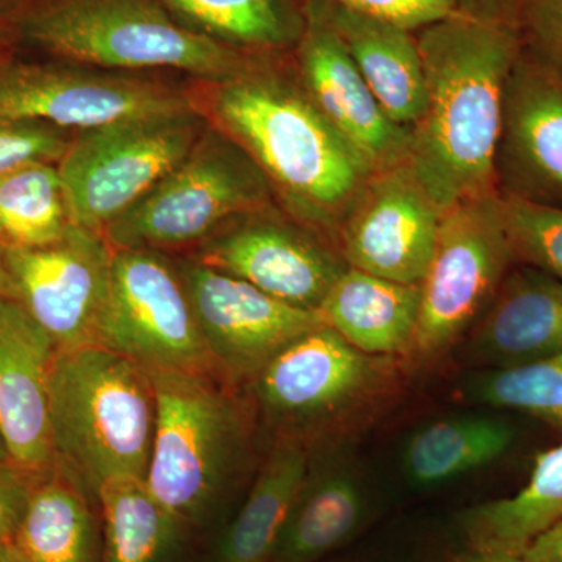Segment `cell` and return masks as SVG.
Instances as JSON below:
<instances>
[{
	"instance_id": "cell-41",
	"label": "cell",
	"mask_w": 562,
	"mask_h": 562,
	"mask_svg": "<svg viewBox=\"0 0 562 562\" xmlns=\"http://www.w3.org/2000/svg\"><path fill=\"white\" fill-rule=\"evenodd\" d=\"M7 461H11L9 449H7L5 439H3L2 431H0V464Z\"/></svg>"
},
{
	"instance_id": "cell-14",
	"label": "cell",
	"mask_w": 562,
	"mask_h": 562,
	"mask_svg": "<svg viewBox=\"0 0 562 562\" xmlns=\"http://www.w3.org/2000/svg\"><path fill=\"white\" fill-rule=\"evenodd\" d=\"M442 211L408 161L376 169L344 214L336 247L349 268L420 284L430 266Z\"/></svg>"
},
{
	"instance_id": "cell-16",
	"label": "cell",
	"mask_w": 562,
	"mask_h": 562,
	"mask_svg": "<svg viewBox=\"0 0 562 562\" xmlns=\"http://www.w3.org/2000/svg\"><path fill=\"white\" fill-rule=\"evenodd\" d=\"M495 187L505 199L562 209V66L525 47L506 83Z\"/></svg>"
},
{
	"instance_id": "cell-15",
	"label": "cell",
	"mask_w": 562,
	"mask_h": 562,
	"mask_svg": "<svg viewBox=\"0 0 562 562\" xmlns=\"http://www.w3.org/2000/svg\"><path fill=\"white\" fill-rule=\"evenodd\" d=\"M113 251L101 232L74 224L49 246L7 250L14 301L58 350L95 344Z\"/></svg>"
},
{
	"instance_id": "cell-10",
	"label": "cell",
	"mask_w": 562,
	"mask_h": 562,
	"mask_svg": "<svg viewBox=\"0 0 562 562\" xmlns=\"http://www.w3.org/2000/svg\"><path fill=\"white\" fill-rule=\"evenodd\" d=\"M95 344L147 372L217 376L179 265L162 251L114 249Z\"/></svg>"
},
{
	"instance_id": "cell-25",
	"label": "cell",
	"mask_w": 562,
	"mask_h": 562,
	"mask_svg": "<svg viewBox=\"0 0 562 562\" xmlns=\"http://www.w3.org/2000/svg\"><path fill=\"white\" fill-rule=\"evenodd\" d=\"M310 469L308 443L277 438L241 512L225 532L216 562H269Z\"/></svg>"
},
{
	"instance_id": "cell-3",
	"label": "cell",
	"mask_w": 562,
	"mask_h": 562,
	"mask_svg": "<svg viewBox=\"0 0 562 562\" xmlns=\"http://www.w3.org/2000/svg\"><path fill=\"white\" fill-rule=\"evenodd\" d=\"M49 424L55 469L92 501L109 480H146L157 427L149 372L99 344L58 350Z\"/></svg>"
},
{
	"instance_id": "cell-2",
	"label": "cell",
	"mask_w": 562,
	"mask_h": 562,
	"mask_svg": "<svg viewBox=\"0 0 562 562\" xmlns=\"http://www.w3.org/2000/svg\"><path fill=\"white\" fill-rule=\"evenodd\" d=\"M201 85L203 113L260 166L281 209L336 246L344 214L375 169L317 109L292 63L269 57L236 79Z\"/></svg>"
},
{
	"instance_id": "cell-21",
	"label": "cell",
	"mask_w": 562,
	"mask_h": 562,
	"mask_svg": "<svg viewBox=\"0 0 562 562\" xmlns=\"http://www.w3.org/2000/svg\"><path fill=\"white\" fill-rule=\"evenodd\" d=\"M420 284L347 268L321 303L325 325L364 353L406 355L420 312Z\"/></svg>"
},
{
	"instance_id": "cell-36",
	"label": "cell",
	"mask_w": 562,
	"mask_h": 562,
	"mask_svg": "<svg viewBox=\"0 0 562 562\" xmlns=\"http://www.w3.org/2000/svg\"><path fill=\"white\" fill-rule=\"evenodd\" d=\"M520 557L527 562H562V522L538 536Z\"/></svg>"
},
{
	"instance_id": "cell-27",
	"label": "cell",
	"mask_w": 562,
	"mask_h": 562,
	"mask_svg": "<svg viewBox=\"0 0 562 562\" xmlns=\"http://www.w3.org/2000/svg\"><path fill=\"white\" fill-rule=\"evenodd\" d=\"M562 522V443L536 458L530 480L512 497L483 503L464 516L472 549L520 554Z\"/></svg>"
},
{
	"instance_id": "cell-18",
	"label": "cell",
	"mask_w": 562,
	"mask_h": 562,
	"mask_svg": "<svg viewBox=\"0 0 562 562\" xmlns=\"http://www.w3.org/2000/svg\"><path fill=\"white\" fill-rule=\"evenodd\" d=\"M57 351L20 302L0 297V431L10 460L35 476L55 469L49 376Z\"/></svg>"
},
{
	"instance_id": "cell-7",
	"label": "cell",
	"mask_w": 562,
	"mask_h": 562,
	"mask_svg": "<svg viewBox=\"0 0 562 562\" xmlns=\"http://www.w3.org/2000/svg\"><path fill=\"white\" fill-rule=\"evenodd\" d=\"M209 125L199 105L74 133L57 162L72 224L103 235L190 154Z\"/></svg>"
},
{
	"instance_id": "cell-28",
	"label": "cell",
	"mask_w": 562,
	"mask_h": 562,
	"mask_svg": "<svg viewBox=\"0 0 562 562\" xmlns=\"http://www.w3.org/2000/svg\"><path fill=\"white\" fill-rule=\"evenodd\" d=\"M95 502L102 516L103 562H160L183 525L151 495L146 480H109Z\"/></svg>"
},
{
	"instance_id": "cell-6",
	"label": "cell",
	"mask_w": 562,
	"mask_h": 562,
	"mask_svg": "<svg viewBox=\"0 0 562 562\" xmlns=\"http://www.w3.org/2000/svg\"><path fill=\"white\" fill-rule=\"evenodd\" d=\"M277 203L260 166L211 124L190 154L103 231L113 249L195 247L233 217Z\"/></svg>"
},
{
	"instance_id": "cell-38",
	"label": "cell",
	"mask_w": 562,
	"mask_h": 562,
	"mask_svg": "<svg viewBox=\"0 0 562 562\" xmlns=\"http://www.w3.org/2000/svg\"><path fill=\"white\" fill-rule=\"evenodd\" d=\"M453 562H527L520 554L491 552V550H475L462 554Z\"/></svg>"
},
{
	"instance_id": "cell-19",
	"label": "cell",
	"mask_w": 562,
	"mask_h": 562,
	"mask_svg": "<svg viewBox=\"0 0 562 562\" xmlns=\"http://www.w3.org/2000/svg\"><path fill=\"white\" fill-rule=\"evenodd\" d=\"M472 353L491 368L562 351V279L516 265L473 328Z\"/></svg>"
},
{
	"instance_id": "cell-22",
	"label": "cell",
	"mask_w": 562,
	"mask_h": 562,
	"mask_svg": "<svg viewBox=\"0 0 562 562\" xmlns=\"http://www.w3.org/2000/svg\"><path fill=\"white\" fill-rule=\"evenodd\" d=\"M364 513V495L349 469L310 465L269 562L319 560L349 541Z\"/></svg>"
},
{
	"instance_id": "cell-11",
	"label": "cell",
	"mask_w": 562,
	"mask_h": 562,
	"mask_svg": "<svg viewBox=\"0 0 562 562\" xmlns=\"http://www.w3.org/2000/svg\"><path fill=\"white\" fill-rule=\"evenodd\" d=\"M13 52V50H11ZM0 55V120L41 122L77 133L125 117L199 106L195 91L149 74L65 60Z\"/></svg>"
},
{
	"instance_id": "cell-26",
	"label": "cell",
	"mask_w": 562,
	"mask_h": 562,
	"mask_svg": "<svg viewBox=\"0 0 562 562\" xmlns=\"http://www.w3.org/2000/svg\"><path fill=\"white\" fill-rule=\"evenodd\" d=\"M514 441L516 430L502 417H447L414 432L403 450V469L414 486H441L501 460Z\"/></svg>"
},
{
	"instance_id": "cell-20",
	"label": "cell",
	"mask_w": 562,
	"mask_h": 562,
	"mask_svg": "<svg viewBox=\"0 0 562 562\" xmlns=\"http://www.w3.org/2000/svg\"><path fill=\"white\" fill-rule=\"evenodd\" d=\"M308 2L341 38L387 116L412 128L425 109L424 65L414 32L330 0Z\"/></svg>"
},
{
	"instance_id": "cell-42",
	"label": "cell",
	"mask_w": 562,
	"mask_h": 562,
	"mask_svg": "<svg viewBox=\"0 0 562 562\" xmlns=\"http://www.w3.org/2000/svg\"><path fill=\"white\" fill-rule=\"evenodd\" d=\"M505 2L513 5L514 9L520 10L522 7L527 5V3H530L531 0H505Z\"/></svg>"
},
{
	"instance_id": "cell-40",
	"label": "cell",
	"mask_w": 562,
	"mask_h": 562,
	"mask_svg": "<svg viewBox=\"0 0 562 562\" xmlns=\"http://www.w3.org/2000/svg\"><path fill=\"white\" fill-rule=\"evenodd\" d=\"M14 46H16V43H14L13 36L10 33H0V55L13 50Z\"/></svg>"
},
{
	"instance_id": "cell-24",
	"label": "cell",
	"mask_w": 562,
	"mask_h": 562,
	"mask_svg": "<svg viewBox=\"0 0 562 562\" xmlns=\"http://www.w3.org/2000/svg\"><path fill=\"white\" fill-rule=\"evenodd\" d=\"M211 41L257 57H286L306 25L305 0H160Z\"/></svg>"
},
{
	"instance_id": "cell-29",
	"label": "cell",
	"mask_w": 562,
	"mask_h": 562,
	"mask_svg": "<svg viewBox=\"0 0 562 562\" xmlns=\"http://www.w3.org/2000/svg\"><path fill=\"white\" fill-rule=\"evenodd\" d=\"M68 201L57 162H31L0 176V246L36 249L69 231Z\"/></svg>"
},
{
	"instance_id": "cell-30",
	"label": "cell",
	"mask_w": 562,
	"mask_h": 562,
	"mask_svg": "<svg viewBox=\"0 0 562 562\" xmlns=\"http://www.w3.org/2000/svg\"><path fill=\"white\" fill-rule=\"evenodd\" d=\"M473 402L514 409L562 432V351L522 364L491 368L468 387Z\"/></svg>"
},
{
	"instance_id": "cell-17",
	"label": "cell",
	"mask_w": 562,
	"mask_h": 562,
	"mask_svg": "<svg viewBox=\"0 0 562 562\" xmlns=\"http://www.w3.org/2000/svg\"><path fill=\"white\" fill-rule=\"evenodd\" d=\"M305 13V31L291 54L303 90L375 171L408 161L412 128L387 116L341 38L308 0Z\"/></svg>"
},
{
	"instance_id": "cell-34",
	"label": "cell",
	"mask_w": 562,
	"mask_h": 562,
	"mask_svg": "<svg viewBox=\"0 0 562 562\" xmlns=\"http://www.w3.org/2000/svg\"><path fill=\"white\" fill-rule=\"evenodd\" d=\"M524 47L562 66V0H531L519 10Z\"/></svg>"
},
{
	"instance_id": "cell-37",
	"label": "cell",
	"mask_w": 562,
	"mask_h": 562,
	"mask_svg": "<svg viewBox=\"0 0 562 562\" xmlns=\"http://www.w3.org/2000/svg\"><path fill=\"white\" fill-rule=\"evenodd\" d=\"M32 0H0V33H10L14 22Z\"/></svg>"
},
{
	"instance_id": "cell-32",
	"label": "cell",
	"mask_w": 562,
	"mask_h": 562,
	"mask_svg": "<svg viewBox=\"0 0 562 562\" xmlns=\"http://www.w3.org/2000/svg\"><path fill=\"white\" fill-rule=\"evenodd\" d=\"M72 136L41 122L0 120V176L31 162L60 161Z\"/></svg>"
},
{
	"instance_id": "cell-4",
	"label": "cell",
	"mask_w": 562,
	"mask_h": 562,
	"mask_svg": "<svg viewBox=\"0 0 562 562\" xmlns=\"http://www.w3.org/2000/svg\"><path fill=\"white\" fill-rule=\"evenodd\" d=\"M11 36L55 60L128 74L172 70L199 83L236 79L269 58L190 31L160 0H32Z\"/></svg>"
},
{
	"instance_id": "cell-35",
	"label": "cell",
	"mask_w": 562,
	"mask_h": 562,
	"mask_svg": "<svg viewBox=\"0 0 562 562\" xmlns=\"http://www.w3.org/2000/svg\"><path fill=\"white\" fill-rule=\"evenodd\" d=\"M40 479L13 461L0 464V549L9 547L20 530L33 487Z\"/></svg>"
},
{
	"instance_id": "cell-23",
	"label": "cell",
	"mask_w": 562,
	"mask_h": 562,
	"mask_svg": "<svg viewBox=\"0 0 562 562\" xmlns=\"http://www.w3.org/2000/svg\"><path fill=\"white\" fill-rule=\"evenodd\" d=\"M91 501L57 469L41 476L9 546V562H98Z\"/></svg>"
},
{
	"instance_id": "cell-1",
	"label": "cell",
	"mask_w": 562,
	"mask_h": 562,
	"mask_svg": "<svg viewBox=\"0 0 562 562\" xmlns=\"http://www.w3.org/2000/svg\"><path fill=\"white\" fill-rule=\"evenodd\" d=\"M425 109L412 127L408 165L442 213L498 192L495 154L503 102L524 49L519 10L505 0L461 5L417 33Z\"/></svg>"
},
{
	"instance_id": "cell-43",
	"label": "cell",
	"mask_w": 562,
	"mask_h": 562,
	"mask_svg": "<svg viewBox=\"0 0 562 562\" xmlns=\"http://www.w3.org/2000/svg\"><path fill=\"white\" fill-rule=\"evenodd\" d=\"M0 562H9V547L0 549Z\"/></svg>"
},
{
	"instance_id": "cell-13",
	"label": "cell",
	"mask_w": 562,
	"mask_h": 562,
	"mask_svg": "<svg viewBox=\"0 0 562 562\" xmlns=\"http://www.w3.org/2000/svg\"><path fill=\"white\" fill-rule=\"evenodd\" d=\"M177 265L217 376L235 390L250 384L284 347L324 324L319 312L277 301L194 258Z\"/></svg>"
},
{
	"instance_id": "cell-44",
	"label": "cell",
	"mask_w": 562,
	"mask_h": 562,
	"mask_svg": "<svg viewBox=\"0 0 562 562\" xmlns=\"http://www.w3.org/2000/svg\"><path fill=\"white\" fill-rule=\"evenodd\" d=\"M453 3H457V5H464L465 2H468V0H452Z\"/></svg>"
},
{
	"instance_id": "cell-33",
	"label": "cell",
	"mask_w": 562,
	"mask_h": 562,
	"mask_svg": "<svg viewBox=\"0 0 562 562\" xmlns=\"http://www.w3.org/2000/svg\"><path fill=\"white\" fill-rule=\"evenodd\" d=\"M357 13L392 22L408 31H420L449 16L460 5L452 0H330Z\"/></svg>"
},
{
	"instance_id": "cell-9",
	"label": "cell",
	"mask_w": 562,
	"mask_h": 562,
	"mask_svg": "<svg viewBox=\"0 0 562 562\" xmlns=\"http://www.w3.org/2000/svg\"><path fill=\"white\" fill-rule=\"evenodd\" d=\"M516 265L498 192L443 211L406 355L425 361L450 349L483 316Z\"/></svg>"
},
{
	"instance_id": "cell-12",
	"label": "cell",
	"mask_w": 562,
	"mask_h": 562,
	"mask_svg": "<svg viewBox=\"0 0 562 562\" xmlns=\"http://www.w3.org/2000/svg\"><path fill=\"white\" fill-rule=\"evenodd\" d=\"M192 258L313 312H319L333 283L349 268L331 239L279 203L233 217L199 244Z\"/></svg>"
},
{
	"instance_id": "cell-5",
	"label": "cell",
	"mask_w": 562,
	"mask_h": 562,
	"mask_svg": "<svg viewBox=\"0 0 562 562\" xmlns=\"http://www.w3.org/2000/svg\"><path fill=\"white\" fill-rule=\"evenodd\" d=\"M157 427L146 484L181 524L199 522L235 479L246 453L247 414L235 387L213 373L151 371Z\"/></svg>"
},
{
	"instance_id": "cell-31",
	"label": "cell",
	"mask_w": 562,
	"mask_h": 562,
	"mask_svg": "<svg viewBox=\"0 0 562 562\" xmlns=\"http://www.w3.org/2000/svg\"><path fill=\"white\" fill-rule=\"evenodd\" d=\"M502 199L517 265L562 279V209Z\"/></svg>"
},
{
	"instance_id": "cell-39",
	"label": "cell",
	"mask_w": 562,
	"mask_h": 562,
	"mask_svg": "<svg viewBox=\"0 0 562 562\" xmlns=\"http://www.w3.org/2000/svg\"><path fill=\"white\" fill-rule=\"evenodd\" d=\"M0 297L14 299L9 269H7V250L0 246Z\"/></svg>"
},
{
	"instance_id": "cell-8",
	"label": "cell",
	"mask_w": 562,
	"mask_h": 562,
	"mask_svg": "<svg viewBox=\"0 0 562 562\" xmlns=\"http://www.w3.org/2000/svg\"><path fill=\"white\" fill-rule=\"evenodd\" d=\"M392 361L358 350L322 324L284 347L249 386L276 439L308 443L383 398L395 380Z\"/></svg>"
}]
</instances>
